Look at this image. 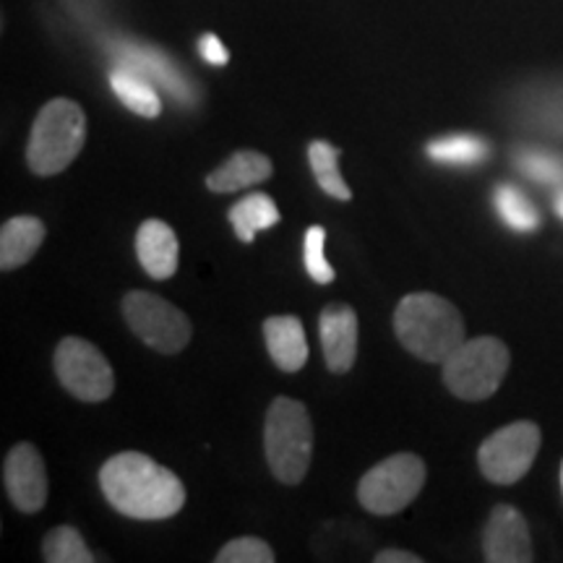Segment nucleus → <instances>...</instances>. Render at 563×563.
Listing matches in <instances>:
<instances>
[{
	"label": "nucleus",
	"mask_w": 563,
	"mask_h": 563,
	"mask_svg": "<svg viewBox=\"0 0 563 563\" xmlns=\"http://www.w3.org/2000/svg\"><path fill=\"white\" fill-rule=\"evenodd\" d=\"M100 488L112 509L133 519H170L186 504L180 477L141 452H123L104 462Z\"/></svg>",
	"instance_id": "f257e3e1"
},
{
	"label": "nucleus",
	"mask_w": 563,
	"mask_h": 563,
	"mask_svg": "<svg viewBox=\"0 0 563 563\" xmlns=\"http://www.w3.org/2000/svg\"><path fill=\"white\" fill-rule=\"evenodd\" d=\"M394 332L415 357L443 363L464 342V321L454 302L441 295L415 292L399 300Z\"/></svg>",
	"instance_id": "f03ea898"
},
{
	"label": "nucleus",
	"mask_w": 563,
	"mask_h": 563,
	"mask_svg": "<svg viewBox=\"0 0 563 563\" xmlns=\"http://www.w3.org/2000/svg\"><path fill=\"white\" fill-rule=\"evenodd\" d=\"M87 141V115L81 104L66 97L51 100L40 110L26 144V165L40 178H51L66 170L79 157Z\"/></svg>",
	"instance_id": "7ed1b4c3"
},
{
	"label": "nucleus",
	"mask_w": 563,
	"mask_h": 563,
	"mask_svg": "<svg viewBox=\"0 0 563 563\" xmlns=\"http://www.w3.org/2000/svg\"><path fill=\"white\" fill-rule=\"evenodd\" d=\"M264 449L272 475L285 485L306 481L313 454V426L306 405L277 397L266 412Z\"/></svg>",
	"instance_id": "20e7f679"
},
{
	"label": "nucleus",
	"mask_w": 563,
	"mask_h": 563,
	"mask_svg": "<svg viewBox=\"0 0 563 563\" xmlns=\"http://www.w3.org/2000/svg\"><path fill=\"white\" fill-rule=\"evenodd\" d=\"M509 365V347L496 336L464 340L443 361V384L464 402H483L498 391Z\"/></svg>",
	"instance_id": "39448f33"
},
{
	"label": "nucleus",
	"mask_w": 563,
	"mask_h": 563,
	"mask_svg": "<svg viewBox=\"0 0 563 563\" xmlns=\"http://www.w3.org/2000/svg\"><path fill=\"white\" fill-rule=\"evenodd\" d=\"M426 477V462L418 454H394L363 475L357 485V501L376 517H391L405 511L420 496Z\"/></svg>",
	"instance_id": "423d86ee"
},
{
	"label": "nucleus",
	"mask_w": 563,
	"mask_h": 563,
	"mask_svg": "<svg viewBox=\"0 0 563 563\" xmlns=\"http://www.w3.org/2000/svg\"><path fill=\"white\" fill-rule=\"evenodd\" d=\"M123 316L131 332L144 344H150L152 350L162 352V355H175V352L186 350V344L191 342V321H188V316L154 292L136 290L125 295Z\"/></svg>",
	"instance_id": "0eeeda50"
},
{
	"label": "nucleus",
	"mask_w": 563,
	"mask_h": 563,
	"mask_svg": "<svg viewBox=\"0 0 563 563\" xmlns=\"http://www.w3.org/2000/svg\"><path fill=\"white\" fill-rule=\"evenodd\" d=\"M540 428L530 420L511 422L498 428L496 433L483 441L477 452L481 473L496 485H511L530 473L534 456L540 452Z\"/></svg>",
	"instance_id": "6e6552de"
},
{
	"label": "nucleus",
	"mask_w": 563,
	"mask_h": 563,
	"mask_svg": "<svg viewBox=\"0 0 563 563\" xmlns=\"http://www.w3.org/2000/svg\"><path fill=\"white\" fill-rule=\"evenodd\" d=\"M53 365L66 391L81 402H104L115 389V373H112L108 357L81 336L60 340Z\"/></svg>",
	"instance_id": "1a4fd4ad"
},
{
	"label": "nucleus",
	"mask_w": 563,
	"mask_h": 563,
	"mask_svg": "<svg viewBox=\"0 0 563 563\" xmlns=\"http://www.w3.org/2000/svg\"><path fill=\"white\" fill-rule=\"evenodd\" d=\"M110 55L115 58V66L136 70L139 76H144L157 89H165L175 102L196 104V100H199L191 79L165 53L157 51V47L141 45V42L133 40H121L112 42Z\"/></svg>",
	"instance_id": "9d476101"
},
{
	"label": "nucleus",
	"mask_w": 563,
	"mask_h": 563,
	"mask_svg": "<svg viewBox=\"0 0 563 563\" xmlns=\"http://www.w3.org/2000/svg\"><path fill=\"white\" fill-rule=\"evenodd\" d=\"M3 483L11 504L24 514H37L47 504V470L32 443H16L3 462Z\"/></svg>",
	"instance_id": "9b49d317"
},
{
	"label": "nucleus",
	"mask_w": 563,
	"mask_h": 563,
	"mask_svg": "<svg viewBox=\"0 0 563 563\" xmlns=\"http://www.w3.org/2000/svg\"><path fill=\"white\" fill-rule=\"evenodd\" d=\"M483 553L490 563H530L534 561L527 519L509 504L490 511L483 532Z\"/></svg>",
	"instance_id": "f8f14e48"
},
{
	"label": "nucleus",
	"mask_w": 563,
	"mask_h": 563,
	"mask_svg": "<svg viewBox=\"0 0 563 563\" xmlns=\"http://www.w3.org/2000/svg\"><path fill=\"white\" fill-rule=\"evenodd\" d=\"M319 334L329 371L347 373L357 357V334H361L357 313L344 302H332L321 311Z\"/></svg>",
	"instance_id": "ddd939ff"
},
{
	"label": "nucleus",
	"mask_w": 563,
	"mask_h": 563,
	"mask_svg": "<svg viewBox=\"0 0 563 563\" xmlns=\"http://www.w3.org/2000/svg\"><path fill=\"white\" fill-rule=\"evenodd\" d=\"M136 256L150 277L170 279L178 272V235L167 222L146 220L136 232Z\"/></svg>",
	"instance_id": "4468645a"
},
{
	"label": "nucleus",
	"mask_w": 563,
	"mask_h": 563,
	"mask_svg": "<svg viewBox=\"0 0 563 563\" xmlns=\"http://www.w3.org/2000/svg\"><path fill=\"white\" fill-rule=\"evenodd\" d=\"M264 340L274 365L285 373L300 371L308 361V336L295 316H272L264 321Z\"/></svg>",
	"instance_id": "2eb2a0df"
},
{
	"label": "nucleus",
	"mask_w": 563,
	"mask_h": 563,
	"mask_svg": "<svg viewBox=\"0 0 563 563\" xmlns=\"http://www.w3.org/2000/svg\"><path fill=\"white\" fill-rule=\"evenodd\" d=\"M47 230L37 217H13L0 228V269L13 272L32 262Z\"/></svg>",
	"instance_id": "dca6fc26"
},
{
	"label": "nucleus",
	"mask_w": 563,
	"mask_h": 563,
	"mask_svg": "<svg viewBox=\"0 0 563 563\" xmlns=\"http://www.w3.org/2000/svg\"><path fill=\"white\" fill-rule=\"evenodd\" d=\"M272 159L262 152H238L224 162L220 170L207 178V188L214 194H235L272 178Z\"/></svg>",
	"instance_id": "f3484780"
},
{
	"label": "nucleus",
	"mask_w": 563,
	"mask_h": 563,
	"mask_svg": "<svg viewBox=\"0 0 563 563\" xmlns=\"http://www.w3.org/2000/svg\"><path fill=\"white\" fill-rule=\"evenodd\" d=\"M228 217H230L232 230H235L238 241L243 243H253L256 232L269 230L282 220L277 203H274L272 196L266 194H251L238 203H232Z\"/></svg>",
	"instance_id": "a211bd4d"
},
{
	"label": "nucleus",
	"mask_w": 563,
	"mask_h": 563,
	"mask_svg": "<svg viewBox=\"0 0 563 563\" xmlns=\"http://www.w3.org/2000/svg\"><path fill=\"white\" fill-rule=\"evenodd\" d=\"M110 87L118 100L141 118H157L162 112V100L154 84L139 76L136 70L115 66L110 70Z\"/></svg>",
	"instance_id": "6ab92c4d"
},
{
	"label": "nucleus",
	"mask_w": 563,
	"mask_h": 563,
	"mask_svg": "<svg viewBox=\"0 0 563 563\" xmlns=\"http://www.w3.org/2000/svg\"><path fill=\"white\" fill-rule=\"evenodd\" d=\"M428 159L439 162V165L452 167H473L488 159L490 144L475 133H452V136L433 139L426 146Z\"/></svg>",
	"instance_id": "aec40b11"
},
{
	"label": "nucleus",
	"mask_w": 563,
	"mask_h": 563,
	"mask_svg": "<svg viewBox=\"0 0 563 563\" xmlns=\"http://www.w3.org/2000/svg\"><path fill=\"white\" fill-rule=\"evenodd\" d=\"M308 162H311L313 178L319 183L323 194L334 196V199L340 201L352 199L350 186L344 183L340 173V150H336V146H332L323 139L311 141V146H308Z\"/></svg>",
	"instance_id": "412c9836"
},
{
	"label": "nucleus",
	"mask_w": 563,
	"mask_h": 563,
	"mask_svg": "<svg viewBox=\"0 0 563 563\" xmlns=\"http://www.w3.org/2000/svg\"><path fill=\"white\" fill-rule=\"evenodd\" d=\"M493 207H496L498 217H501L506 228L514 232H532L540 228V214L538 209L532 207L530 199L519 191L511 183H501L493 191Z\"/></svg>",
	"instance_id": "4be33fe9"
},
{
	"label": "nucleus",
	"mask_w": 563,
	"mask_h": 563,
	"mask_svg": "<svg viewBox=\"0 0 563 563\" xmlns=\"http://www.w3.org/2000/svg\"><path fill=\"white\" fill-rule=\"evenodd\" d=\"M47 563H91L95 553L84 543L81 532L76 527H55L47 532L45 543H42Z\"/></svg>",
	"instance_id": "5701e85b"
},
{
	"label": "nucleus",
	"mask_w": 563,
	"mask_h": 563,
	"mask_svg": "<svg viewBox=\"0 0 563 563\" xmlns=\"http://www.w3.org/2000/svg\"><path fill=\"white\" fill-rule=\"evenodd\" d=\"M323 245H327V230L321 224H311L302 238V258H306V272L311 274L313 282L319 285H329L334 282V269L332 264L327 262V253H323Z\"/></svg>",
	"instance_id": "b1692460"
},
{
	"label": "nucleus",
	"mask_w": 563,
	"mask_h": 563,
	"mask_svg": "<svg viewBox=\"0 0 563 563\" xmlns=\"http://www.w3.org/2000/svg\"><path fill=\"white\" fill-rule=\"evenodd\" d=\"M519 170H522L527 178L538 180V183H563V159L559 154H548V152H522L517 157Z\"/></svg>",
	"instance_id": "393cba45"
},
{
	"label": "nucleus",
	"mask_w": 563,
	"mask_h": 563,
	"mask_svg": "<svg viewBox=\"0 0 563 563\" xmlns=\"http://www.w3.org/2000/svg\"><path fill=\"white\" fill-rule=\"evenodd\" d=\"M274 551L258 538H238L217 553V563H272Z\"/></svg>",
	"instance_id": "a878e982"
},
{
	"label": "nucleus",
	"mask_w": 563,
	"mask_h": 563,
	"mask_svg": "<svg viewBox=\"0 0 563 563\" xmlns=\"http://www.w3.org/2000/svg\"><path fill=\"white\" fill-rule=\"evenodd\" d=\"M199 53H201V58L209 63V66H224V63L230 60L228 47L222 45V40L217 37V34H203V37L199 40Z\"/></svg>",
	"instance_id": "bb28decb"
},
{
	"label": "nucleus",
	"mask_w": 563,
	"mask_h": 563,
	"mask_svg": "<svg viewBox=\"0 0 563 563\" xmlns=\"http://www.w3.org/2000/svg\"><path fill=\"white\" fill-rule=\"evenodd\" d=\"M373 561L376 563H420L422 559L410 551H382Z\"/></svg>",
	"instance_id": "cd10ccee"
},
{
	"label": "nucleus",
	"mask_w": 563,
	"mask_h": 563,
	"mask_svg": "<svg viewBox=\"0 0 563 563\" xmlns=\"http://www.w3.org/2000/svg\"><path fill=\"white\" fill-rule=\"evenodd\" d=\"M555 211H559V217L563 220V191L559 194V199H555Z\"/></svg>",
	"instance_id": "c85d7f7f"
},
{
	"label": "nucleus",
	"mask_w": 563,
	"mask_h": 563,
	"mask_svg": "<svg viewBox=\"0 0 563 563\" xmlns=\"http://www.w3.org/2000/svg\"><path fill=\"white\" fill-rule=\"evenodd\" d=\"M561 490H563V462H561Z\"/></svg>",
	"instance_id": "c756f323"
}]
</instances>
